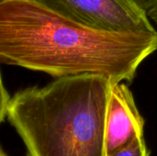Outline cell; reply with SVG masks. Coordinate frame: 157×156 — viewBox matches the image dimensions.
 I'll list each match as a JSON object with an SVG mask.
<instances>
[{
  "mask_svg": "<svg viewBox=\"0 0 157 156\" xmlns=\"http://www.w3.org/2000/svg\"><path fill=\"white\" fill-rule=\"evenodd\" d=\"M157 51V30L114 32L73 21L34 0L0 3V64L53 77L97 74L131 84Z\"/></svg>",
  "mask_w": 157,
  "mask_h": 156,
  "instance_id": "cell-1",
  "label": "cell"
},
{
  "mask_svg": "<svg viewBox=\"0 0 157 156\" xmlns=\"http://www.w3.org/2000/svg\"><path fill=\"white\" fill-rule=\"evenodd\" d=\"M112 82L101 75L56 78L17 91L6 119L28 156H107L106 120Z\"/></svg>",
  "mask_w": 157,
  "mask_h": 156,
  "instance_id": "cell-2",
  "label": "cell"
},
{
  "mask_svg": "<svg viewBox=\"0 0 157 156\" xmlns=\"http://www.w3.org/2000/svg\"><path fill=\"white\" fill-rule=\"evenodd\" d=\"M84 26L114 32L155 31L133 0H34Z\"/></svg>",
  "mask_w": 157,
  "mask_h": 156,
  "instance_id": "cell-3",
  "label": "cell"
},
{
  "mask_svg": "<svg viewBox=\"0 0 157 156\" xmlns=\"http://www.w3.org/2000/svg\"><path fill=\"white\" fill-rule=\"evenodd\" d=\"M144 120L126 83H112L106 120L107 156L144 137Z\"/></svg>",
  "mask_w": 157,
  "mask_h": 156,
  "instance_id": "cell-4",
  "label": "cell"
},
{
  "mask_svg": "<svg viewBox=\"0 0 157 156\" xmlns=\"http://www.w3.org/2000/svg\"><path fill=\"white\" fill-rule=\"evenodd\" d=\"M108 156H149L144 137L135 138Z\"/></svg>",
  "mask_w": 157,
  "mask_h": 156,
  "instance_id": "cell-5",
  "label": "cell"
},
{
  "mask_svg": "<svg viewBox=\"0 0 157 156\" xmlns=\"http://www.w3.org/2000/svg\"><path fill=\"white\" fill-rule=\"evenodd\" d=\"M147 15L149 19L157 25V0H133Z\"/></svg>",
  "mask_w": 157,
  "mask_h": 156,
  "instance_id": "cell-6",
  "label": "cell"
},
{
  "mask_svg": "<svg viewBox=\"0 0 157 156\" xmlns=\"http://www.w3.org/2000/svg\"><path fill=\"white\" fill-rule=\"evenodd\" d=\"M10 98L11 97H9L6 89L5 88L3 85L1 74H0V124L6 118V113H7V108H8Z\"/></svg>",
  "mask_w": 157,
  "mask_h": 156,
  "instance_id": "cell-7",
  "label": "cell"
},
{
  "mask_svg": "<svg viewBox=\"0 0 157 156\" xmlns=\"http://www.w3.org/2000/svg\"><path fill=\"white\" fill-rule=\"evenodd\" d=\"M0 156H8L5 152H4V150L2 149L1 146H0Z\"/></svg>",
  "mask_w": 157,
  "mask_h": 156,
  "instance_id": "cell-8",
  "label": "cell"
},
{
  "mask_svg": "<svg viewBox=\"0 0 157 156\" xmlns=\"http://www.w3.org/2000/svg\"><path fill=\"white\" fill-rule=\"evenodd\" d=\"M3 1H5V0H0V3H2Z\"/></svg>",
  "mask_w": 157,
  "mask_h": 156,
  "instance_id": "cell-9",
  "label": "cell"
}]
</instances>
